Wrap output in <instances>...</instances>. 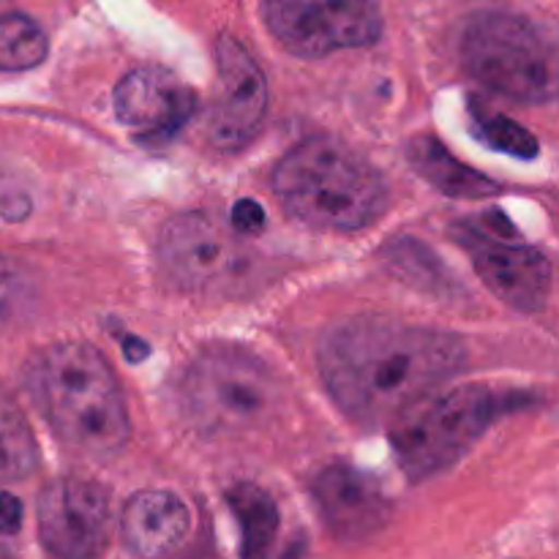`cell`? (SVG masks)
I'll return each mask as SVG.
<instances>
[{"label":"cell","instance_id":"1","mask_svg":"<svg viewBox=\"0 0 559 559\" xmlns=\"http://www.w3.org/2000/svg\"><path fill=\"white\" fill-rule=\"evenodd\" d=\"M320 374L328 393L355 424L399 418L467 369V347L435 328L380 317L338 322L320 342Z\"/></svg>","mask_w":559,"mask_h":559},{"label":"cell","instance_id":"2","mask_svg":"<svg viewBox=\"0 0 559 559\" xmlns=\"http://www.w3.org/2000/svg\"><path fill=\"white\" fill-rule=\"evenodd\" d=\"M25 388L52 435L91 462H112L131 437L118 377L87 342H55L25 366Z\"/></svg>","mask_w":559,"mask_h":559},{"label":"cell","instance_id":"3","mask_svg":"<svg viewBox=\"0 0 559 559\" xmlns=\"http://www.w3.org/2000/svg\"><path fill=\"white\" fill-rule=\"evenodd\" d=\"M273 189L287 213L306 227L355 233L385 213L382 175L344 142L311 136L282 156Z\"/></svg>","mask_w":559,"mask_h":559},{"label":"cell","instance_id":"4","mask_svg":"<svg viewBox=\"0 0 559 559\" xmlns=\"http://www.w3.org/2000/svg\"><path fill=\"white\" fill-rule=\"evenodd\" d=\"M180 407L200 435L222 440L265 426L276 415L273 371L249 349L213 344L180 377Z\"/></svg>","mask_w":559,"mask_h":559},{"label":"cell","instance_id":"5","mask_svg":"<svg viewBox=\"0 0 559 559\" xmlns=\"http://www.w3.org/2000/svg\"><path fill=\"white\" fill-rule=\"evenodd\" d=\"M462 60L480 85L511 102L546 104L557 96L555 44L524 16H473L462 36Z\"/></svg>","mask_w":559,"mask_h":559},{"label":"cell","instance_id":"6","mask_svg":"<svg viewBox=\"0 0 559 559\" xmlns=\"http://www.w3.org/2000/svg\"><path fill=\"white\" fill-rule=\"evenodd\" d=\"M500 413V399L486 385H462L426 396L404 409L391 440L409 478L420 480L456 464Z\"/></svg>","mask_w":559,"mask_h":559},{"label":"cell","instance_id":"7","mask_svg":"<svg viewBox=\"0 0 559 559\" xmlns=\"http://www.w3.org/2000/svg\"><path fill=\"white\" fill-rule=\"evenodd\" d=\"M158 262L175 287L194 295H240L260 282L257 251L238 229L205 211L180 213L164 224Z\"/></svg>","mask_w":559,"mask_h":559},{"label":"cell","instance_id":"8","mask_svg":"<svg viewBox=\"0 0 559 559\" xmlns=\"http://www.w3.org/2000/svg\"><path fill=\"white\" fill-rule=\"evenodd\" d=\"M273 38L298 58L371 47L382 36L380 0H267Z\"/></svg>","mask_w":559,"mask_h":559},{"label":"cell","instance_id":"9","mask_svg":"<svg viewBox=\"0 0 559 559\" xmlns=\"http://www.w3.org/2000/svg\"><path fill=\"white\" fill-rule=\"evenodd\" d=\"M216 93L202 134L216 151H240L262 129L267 115V80L249 49L224 33L216 41Z\"/></svg>","mask_w":559,"mask_h":559},{"label":"cell","instance_id":"10","mask_svg":"<svg viewBox=\"0 0 559 559\" xmlns=\"http://www.w3.org/2000/svg\"><path fill=\"white\" fill-rule=\"evenodd\" d=\"M38 538L55 557H98L112 533L107 491L85 478H58L41 491L36 508Z\"/></svg>","mask_w":559,"mask_h":559},{"label":"cell","instance_id":"11","mask_svg":"<svg viewBox=\"0 0 559 559\" xmlns=\"http://www.w3.org/2000/svg\"><path fill=\"white\" fill-rule=\"evenodd\" d=\"M456 240L469 251V260L486 287L511 309L524 314L546 309L551 295V262L546 254L489 235V229L475 224H459Z\"/></svg>","mask_w":559,"mask_h":559},{"label":"cell","instance_id":"12","mask_svg":"<svg viewBox=\"0 0 559 559\" xmlns=\"http://www.w3.org/2000/svg\"><path fill=\"white\" fill-rule=\"evenodd\" d=\"M115 115L142 142H167L191 120L197 96L162 66H140L115 85Z\"/></svg>","mask_w":559,"mask_h":559},{"label":"cell","instance_id":"13","mask_svg":"<svg viewBox=\"0 0 559 559\" xmlns=\"http://www.w3.org/2000/svg\"><path fill=\"white\" fill-rule=\"evenodd\" d=\"M314 502L338 540L371 538L385 527L391 513L377 480L349 464H333L317 475Z\"/></svg>","mask_w":559,"mask_h":559},{"label":"cell","instance_id":"14","mask_svg":"<svg viewBox=\"0 0 559 559\" xmlns=\"http://www.w3.org/2000/svg\"><path fill=\"white\" fill-rule=\"evenodd\" d=\"M191 530V511L178 495L164 489L136 491L120 516V538L136 557H162L183 546Z\"/></svg>","mask_w":559,"mask_h":559},{"label":"cell","instance_id":"15","mask_svg":"<svg viewBox=\"0 0 559 559\" xmlns=\"http://www.w3.org/2000/svg\"><path fill=\"white\" fill-rule=\"evenodd\" d=\"M407 158L413 164L415 173L431 183L435 189H440L442 194L459 197V200H484L500 191V186L491 178H486L478 169L467 167L464 162H459L445 145H442L437 136L420 134L415 140H409L407 145Z\"/></svg>","mask_w":559,"mask_h":559},{"label":"cell","instance_id":"16","mask_svg":"<svg viewBox=\"0 0 559 559\" xmlns=\"http://www.w3.org/2000/svg\"><path fill=\"white\" fill-rule=\"evenodd\" d=\"M229 508L240 527V555L265 557L278 535V508L265 489L254 484H238L227 495Z\"/></svg>","mask_w":559,"mask_h":559},{"label":"cell","instance_id":"17","mask_svg":"<svg viewBox=\"0 0 559 559\" xmlns=\"http://www.w3.org/2000/svg\"><path fill=\"white\" fill-rule=\"evenodd\" d=\"M38 467V445L20 404L0 385V484L25 480Z\"/></svg>","mask_w":559,"mask_h":559},{"label":"cell","instance_id":"18","mask_svg":"<svg viewBox=\"0 0 559 559\" xmlns=\"http://www.w3.org/2000/svg\"><path fill=\"white\" fill-rule=\"evenodd\" d=\"M49 52L47 33L25 14L0 16V71H31Z\"/></svg>","mask_w":559,"mask_h":559},{"label":"cell","instance_id":"19","mask_svg":"<svg viewBox=\"0 0 559 559\" xmlns=\"http://www.w3.org/2000/svg\"><path fill=\"white\" fill-rule=\"evenodd\" d=\"M469 112H473L475 134H478L486 145L497 147V151L502 153H511V156H519V158L538 156V140H535L524 126H519L516 120L484 107L480 102L469 104Z\"/></svg>","mask_w":559,"mask_h":559},{"label":"cell","instance_id":"20","mask_svg":"<svg viewBox=\"0 0 559 559\" xmlns=\"http://www.w3.org/2000/svg\"><path fill=\"white\" fill-rule=\"evenodd\" d=\"M229 227L238 229L240 235L260 233V229L265 227V211H262L257 202L240 200L238 205L233 207V213H229Z\"/></svg>","mask_w":559,"mask_h":559},{"label":"cell","instance_id":"21","mask_svg":"<svg viewBox=\"0 0 559 559\" xmlns=\"http://www.w3.org/2000/svg\"><path fill=\"white\" fill-rule=\"evenodd\" d=\"M22 527V502L14 495L0 491V535L14 538Z\"/></svg>","mask_w":559,"mask_h":559},{"label":"cell","instance_id":"22","mask_svg":"<svg viewBox=\"0 0 559 559\" xmlns=\"http://www.w3.org/2000/svg\"><path fill=\"white\" fill-rule=\"evenodd\" d=\"M16 300V276L9 267V262L0 260V317L14 306Z\"/></svg>","mask_w":559,"mask_h":559}]
</instances>
